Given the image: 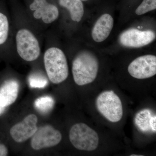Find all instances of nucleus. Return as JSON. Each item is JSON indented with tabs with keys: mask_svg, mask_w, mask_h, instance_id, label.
I'll return each instance as SVG.
<instances>
[{
	"mask_svg": "<svg viewBox=\"0 0 156 156\" xmlns=\"http://www.w3.org/2000/svg\"><path fill=\"white\" fill-rule=\"evenodd\" d=\"M156 39L154 18L143 16L116 29L108 44L100 50L105 52L145 49L151 46Z\"/></svg>",
	"mask_w": 156,
	"mask_h": 156,
	"instance_id": "f257e3e1",
	"label": "nucleus"
},
{
	"mask_svg": "<svg viewBox=\"0 0 156 156\" xmlns=\"http://www.w3.org/2000/svg\"><path fill=\"white\" fill-rule=\"evenodd\" d=\"M119 0H98L84 22V39L87 44L101 49L108 44L116 28L115 12Z\"/></svg>",
	"mask_w": 156,
	"mask_h": 156,
	"instance_id": "f03ea898",
	"label": "nucleus"
},
{
	"mask_svg": "<svg viewBox=\"0 0 156 156\" xmlns=\"http://www.w3.org/2000/svg\"><path fill=\"white\" fill-rule=\"evenodd\" d=\"M72 61V72L74 81L78 86L91 83L97 78L100 69L101 50L83 41Z\"/></svg>",
	"mask_w": 156,
	"mask_h": 156,
	"instance_id": "7ed1b4c3",
	"label": "nucleus"
},
{
	"mask_svg": "<svg viewBox=\"0 0 156 156\" xmlns=\"http://www.w3.org/2000/svg\"><path fill=\"white\" fill-rule=\"evenodd\" d=\"M44 60L47 75L52 83H61L67 79L69 70L67 57L62 49L49 48L45 52Z\"/></svg>",
	"mask_w": 156,
	"mask_h": 156,
	"instance_id": "20e7f679",
	"label": "nucleus"
},
{
	"mask_svg": "<svg viewBox=\"0 0 156 156\" xmlns=\"http://www.w3.org/2000/svg\"><path fill=\"white\" fill-rule=\"evenodd\" d=\"M95 104L98 111L110 122H117L122 118V104L120 98L112 90L101 93Z\"/></svg>",
	"mask_w": 156,
	"mask_h": 156,
	"instance_id": "39448f33",
	"label": "nucleus"
},
{
	"mask_svg": "<svg viewBox=\"0 0 156 156\" xmlns=\"http://www.w3.org/2000/svg\"><path fill=\"white\" fill-rule=\"evenodd\" d=\"M69 137L73 146L79 150H95L99 143V137L96 131L83 123L72 126Z\"/></svg>",
	"mask_w": 156,
	"mask_h": 156,
	"instance_id": "423d86ee",
	"label": "nucleus"
},
{
	"mask_svg": "<svg viewBox=\"0 0 156 156\" xmlns=\"http://www.w3.org/2000/svg\"><path fill=\"white\" fill-rule=\"evenodd\" d=\"M17 53L25 61L36 60L41 53V48L37 39L28 30L22 29L17 32L16 36Z\"/></svg>",
	"mask_w": 156,
	"mask_h": 156,
	"instance_id": "0eeeda50",
	"label": "nucleus"
},
{
	"mask_svg": "<svg viewBox=\"0 0 156 156\" xmlns=\"http://www.w3.org/2000/svg\"><path fill=\"white\" fill-rule=\"evenodd\" d=\"M128 74L137 80L153 77L156 74V56L151 53H144L136 56L128 65Z\"/></svg>",
	"mask_w": 156,
	"mask_h": 156,
	"instance_id": "6e6552de",
	"label": "nucleus"
},
{
	"mask_svg": "<svg viewBox=\"0 0 156 156\" xmlns=\"http://www.w3.org/2000/svg\"><path fill=\"white\" fill-rule=\"evenodd\" d=\"M62 137L61 133L52 126H42L32 136L31 146L35 150L53 147L60 142Z\"/></svg>",
	"mask_w": 156,
	"mask_h": 156,
	"instance_id": "1a4fd4ad",
	"label": "nucleus"
},
{
	"mask_svg": "<svg viewBox=\"0 0 156 156\" xmlns=\"http://www.w3.org/2000/svg\"><path fill=\"white\" fill-rule=\"evenodd\" d=\"M29 8L34 11L36 19H41L47 24H50L58 19L59 11L58 6L49 0H29Z\"/></svg>",
	"mask_w": 156,
	"mask_h": 156,
	"instance_id": "9d476101",
	"label": "nucleus"
},
{
	"mask_svg": "<svg viewBox=\"0 0 156 156\" xmlns=\"http://www.w3.org/2000/svg\"><path fill=\"white\" fill-rule=\"evenodd\" d=\"M38 119L37 116L31 114L27 116L22 122L16 124L10 130V134L14 141L21 143L26 141L36 132Z\"/></svg>",
	"mask_w": 156,
	"mask_h": 156,
	"instance_id": "9b49d317",
	"label": "nucleus"
},
{
	"mask_svg": "<svg viewBox=\"0 0 156 156\" xmlns=\"http://www.w3.org/2000/svg\"><path fill=\"white\" fill-rule=\"evenodd\" d=\"M56 3L61 9L69 14L72 22L76 23L84 22L89 9H87L85 3L81 0H56Z\"/></svg>",
	"mask_w": 156,
	"mask_h": 156,
	"instance_id": "f8f14e48",
	"label": "nucleus"
},
{
	"mask_svg": "<svg viewBox=\"0 0 156 156\" xmlns=\"http://www.w3.org/2000/svg\"><path fill=\"white\" fill-rule=\"evenodd\" d=\"M134 123L143 133H156V115L149 109L138 112L134 118Z\"/></svg>",
	"mask_w": 156,
	"mask_h": 156,
	"instance_id": "ddd939ff",
	"label": "nucleus"
},
{
	"mask_svg": "<svg viewBox=\"0 0 156 156\" xmlns=\"http://www.w3.org/2000/svg\"><path fill=\"white\" fill-rule=\"evenodd\" d=\"M156 9V0H141L117 26V27H119L132 20L144 16L149 12L155 11Z\"/></svg>",
	"mask_w": 156,
	"mask_h": 156,
	"instance_id": "4468645a",
	"label": "nucleus"
},
{
	"mask_svg": "<svg viewBox=\"0 0 156 156\" xmlns=\"http://www.w3.org/2000/svg\"><path fill=\"white\" fill-rule=\"evenodd\" d=\"M19 85L16 81L6 82L0 89V107H5L12 104L17 99Z\"/></svg>",
	"mask_w": 156,
	"mask_h": 156,
	"instance_id": "2eb2a0df",
	"label": "nucleus"
},
{
	"mask_svg": "<svg viewBox=\"0 0 156 156\" xmlns=\"http://www.w3.org/2000/svg\"><path fill=\"white\" fill-rule=\"evenodd\" d=\"M141 0H119L117 9L119 12V17L117 24H119L126 15Z\"/></svg>",
	"mask_w": 156,
	"mask_h": 156,
	"instance_id": "dca6fc26",
	"label": "nucleus"
},
{
	"mask_svg": "<svg viewBox=\"0 0 156 156\" xmlns=\"http://www.w3.org/2000/svg\"><path fill=\"white\" fill-rule=\"evenodd\" d=\"M54 100L49 96H43L37 98L35 101V106L42 113H47L53 108Z\"/></svg>",
	"mask_w": 156,
	"mask_h": 156,
	"instance_id": "f3484780",
	"label": "nucleus"
},
{
	"mask_svg": "<svg viewBox=\"0 0 156 156\" xmlns=\"http://www.w3.org/2000/svg\"><path fill=\"white\" fill-rule=\"evenodd\" d=\"M9 32V23L8 18L0 12V45L3 44L8 39Z\"/></svg>",
	"mask_w": 156,
	"mask_h": 156,
	"instance_id": "a211bd4d",
	"label": "nucleus"
},
{
	"mask_svg": "<svg viewBox=\"0 0 156 156\" xmlns=\"http://www.w3.org/2000/svg\"><path fill=\"white\" fill-rule=\"evenodd\" d=\"M30 86L33 88H44L48 85L47 79L42 76L32 75L29 79Z\"/></svg>",
	"mask_w": 156,
	"mask_h": 156,
	"instance_id": "6ab92c4d",
	"label": "nucleus"
},
{
	"mask_svg": "<svg viewBox=\"0 0 156 156\" xmlns=\"http://www.w3.org/2000/svg\"><path fill=\"white\" fill-rule=\"evenodd\" d=\"M8 154V149L5 146L0 144V156H7Z\"/></svg>",
	"mask_w": 156,
	"mask_h": 156,
	"instance_id": "aec40b11",
	"label": "nucleus"
},
{
	"mask_svg": "<svg viewBox=\"0 0 156 156\" xmlns=\"http://www.w3.org/2000/svg\"><path fill=\"white\" fill-rule=\"evenodd\" d=\"M81 1H83L84 3H88V4H92L94 5L98 0H81Z\"/></svg>",
	"mask_w": 156,
	"mask_h": 156,
	"instance_id": "412c9836",
	"label": "nucleus"
},
{
	"mask_svg": "<svg viewBox=\"0 0 156 156\" xmlns=\"http://www.w3.org/2000/svg\"><path fill=\"white\" fill-rule=\"evenodd\" d=\"M131 156H143V155H138L132 154V155H131Z\"/></svg>",
	"mask_w": 156,
	"mask_h": 156,
	"instance_id": "4be33fe9",
	"label": "nucleus"
},
{
	"mask_svg": "<svg viewBox=\"0 0 156 156\" xmlns=\"http://www.w3.org/2000/svg\"><path fill=\"white\" fill-rule=\"evenodd\" d=\"M1 107H0V113H1V111H2V108H1Z\"/></svg>",
	"mask_w": 156,
	"mask_h": 156,
	"instance_id": "5701e85b",
	"label": "nucleus"
}]
</instances>
